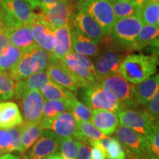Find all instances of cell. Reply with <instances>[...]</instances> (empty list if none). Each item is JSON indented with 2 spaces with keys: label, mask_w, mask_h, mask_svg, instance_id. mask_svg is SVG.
<instances>
[{
  "label": "cell",
  "mask_w": 159,
  "mask_h": 159,
  "mask_svg": "<svg viewBox=\"0 0 159 159\" xmlns=\"http://www.w3.org/2000/svg\"><path fill=\"white\" fill-rule=\"evenodd\" d=\"M158 64V58L156 55L130 54L123 59L118 74L129 83L137 85L156 74Z\"/></svg>",
  "instance_id": "1"
},
{
  "label": "cell",
  "mask_w": 159,
  "mask_h": 159,
  "mask_svg": "<svg viewBox=\"0 0 159 159\" xmlns=\"http://www.w3.org/2000/svg\"><path fill=\"white\" fill-rule=\"evenodd\" d=\"M116 115L120 125L132 129L147 139L159 130L158 120L152 118L142 106L122 109Z\"/></svg>",
  "instance_id": "2"
},
{
  "label": "cell",
  "mask_w": 159,
  "mask_h": 159,
  "mask_svg": "<svg viewBox=\"0 0 159 159\" xmlns=\"http://www.w3.org/2000/svg\"><path fill=\"white\" fill-rule=\"evenodd\" d=\"M114 138L122 144L128 159H149L154 156L148 140L128 127L119 125Z\"/></svg>",
  "instance_id": "3"
},
{
  "label": "cell",
  "mask_w": 159,
  "mask_h": 159,
  "mask_svg": "<svg viewBox=\"0 0 159 159\" xmlns=\"http://www.w3.org/2000/svg\"><path fill=\"white\" fill-rule=\"evenodd\" d=\"M75 7L91 16L104 32L110 35L116 19L111 0H78Z\"/></svg>",
  "instance_id": "4"
},
{
  "label": "cell",
  "mask_w": 159,
  "mask_h": 159,
  "mask_svg": "<svg viewBox=\"0 0 159 159\" xmlns=\"http://www.w3.org/2000/svg\"><path fill=\"white\" fill-rule=\"evenodd\" d=\"M103 89L116 99L122 108H139L135 99V85L119 74L105 77L99 81Z\"/></svg>",
  "instance_id": "5"
},
{
  "label": "cell",
  "mask_w": 159,
  "mask_h": 159,
  "mask_svg": "<svg viewBox=\"0 0 159 159\" xmlns=\"http://www.w3.org/2000/svg\"><path fill=\"white\" fill-rule=\"evenodd\" d=\"M0 7L2 11L3 29L29 25L35 16L25 0H0Z\"/></svg>",
  "instance_id": "6"
},
{
  "label": "cell",
  "mask_w": 159,
  "mask_h": 159,
  "mask_svg": "<svg viewBox=\"0 0 159 159\" xmlns=\"http://www.w3.org/2000/svg\"><path fill=\"white\" fill-rule=\"evenodd\" d=\"M105 43V49L96 57L94 63L96 69L95 79L98 83L100 80L111 75L118 74L119 66L125 58V55L118 47L111 46L112 41L109 40V35H106L101 43Z\"/></svg>",
  "instance_id": "7"
},
{
  "label": "cell",
  "mask_w": 159,
  "mask_h": 159,
  "mask_svg": "<svg viewBox=\"0 0 159 159\" xmlns=\"http://www.w3.org/2000/svg\"><path fill=\"white\" fill-rule=\"evenodd\" d=\"M143 23L138 15L116 19L111 32V39L121 49H130L140 32Z\"/></svg>",
  "instance_id": "8"
},
{
  "label": "cell",
  "mask_w": 159,
  "mask_h": 159,
  "mask_svg": "<svg viewBox=\"0 0 159 159\" xmlns=\"http://www.w3.org/2000/svg\"><path fill=\"white\" fill-rule=\"evenodd\" d=\"M82 98L91 110L102 109L117 114L123 109L120 103L105 91L98 83L83 88Z\"/></svg>",
  "instance_id": "9"
},
{
  "label": "cell",
  "mask_w": 159,
  "mask_h": 159,
  "mask_svg": "<svg viewBox=\"0 0 159 159\" xmlns=\"http://www.w3.org/2000/svg\"><path fill=\"white\" fill-rule=\"evenodd\" d=\"M41 9L43 19L55 30L71 22L75 5L73 0H61Z\"/></svg>",
  "instance_id": "10"
},
{
  "label": "cell",
  "mask_w": 159,
  "mask_h": 159,
  "mask_svg": "<svg viewBox=\"0 0 159 159\" xmlns=\"http://www.w3.org/2000/svg\"><path fill=\"white\" fill-rule=\"evenodd\" d=\"M19 101L22 110L23 124L41 122L45 102L41 91H28Z\"/></svg>",
  "instance_id": "11"
},
{
  "label": "cell",
  "mask_w": 159,
  "mask_h": 159,
  "mask_svg": "<svg viewBox=\"0 0 159 159\" xmlns=\"http://www.w3.org/2000/svg\"><path fill=\"white\" fill-rule=\"evenodd\" d=\"M62 139L52 131L45 130L33 148L24 155L22 159H43L58 152Z\"/></svg>",
  "instance_id": "12"
},
{
  "label": "cell",
  "mask_w": 159,
  "mask_h": 159,
  "mask_svg": "<svg viewBox=\"0 0 159 159\" xmlns=\"http://www.w3.org/2000/svg\"><path fill=\"white\" fill-rule=\"evenodd\" d=\"M71 24L77 30L96 43H100L106 36L97 21L80 10H75Z\"/></svg>",
  "instance_id": "13"
},
{
  "label": "cell",
  "mask_w": 159,
  "mask_h": 159,
  "mask_svg": "<svg viewBox=\"0 0 159 159\" xmlns=\"http://www.w3.org/2000/svg\"><path fill=\"white\" fill-rule=\"evenodd\" d=\"M30 25L36 45L52 53L55 45V30L43 19L41 13H35Z\"/></svg>",
  "instance_id": "14"
},
{
  "label": "cell",
  "mask_w": 159,
  "mask_h": 159,
  "mask_svg": "<svg viewBox=\"0 0 159 159\" xmlns=\"http://www.w3.org/2000/svg\"><path fill=\"white\" fill-rule=\"evenodd\" d=\"M46 71L51 80L71 92H77L78 89L81 88L79 81L61 61H55L53 59L52 62L49 64Z\"/></svg>",
  "instance_id": "15"
},
{
  "label": "cell",
  "mask_w": 159,
  "mask_h": 159,
  "mask_svg": "<svg viewBox=\"0 0 159 159\" xmlns=\"http://www.w3.org/2000/svg\"><path fill=\"white\" fill-rule=\"evenodd\" d=\"M43 128L44 130L52 131L61 138H68L74 136L77 129V122L70 111H65L43 125Z\"/></svg>",
  "instance_id": "16"
},
{
  "label": "cell",
  "mask_w": 159,
  "mask_h": 159,
  "mask_svg": "<svg viewBox=\"0 0 159 159\" xmlns=\"http://www.w3.org/2000/svg\"><path fill=\"white\" fill-rule=\"evenodd\" d=\"M3 30L8 35L11 44L21 49L23 53L29 52L37 46L32 35L30 24Z\"/></svg>",
  "instance_id": "17"
},
{
  "label": "cell",
  "mask_w": 159,
  "mask_h": 159,
  "mask_svg": "<svg viewBox=\"0 0 159 159\" xmlns=\"http://www.w3.org/2000/svg\"><path fill=\"white\" fill-rule=\"evenodd\" d=\"M91 122L97 130L106 136H110L114 134L119 122L117 115L110 111L92 110Z\"/></svg>",
  "instance_id": "18"
},
{
  "label": "cell",
  "mask_w": 159,
  "mask_h": 159,
  "mask_svg": "<svg viewBox=\"0 0 159 159\" xmlns=\"http://www.w3.org/2000/svg\"><path fill=\"white\" fill-rule=\"evenodd\" d=\"M71 52L87 57H96L100 52L98 43L85 36L71 25Z\"/></svg>",
  "instance_id": "19"
},
{
  "label": "cell",
  "mask_w": 159,
  "mask_h": 159,
  "mask_svg": "<svg viewBox=\"0 0 159 159\" xmlns=\"http://www.w3.org/2000/svg\"><path fill=\"white\" fill-rule=\"evenodd\" d=\"M55 45L51 55L55 61H61L71 52V22L55 30Z\"/></svg>",
  "instance_id": "20"
},
{
  "label": "cell",
  "mask_w": 159,
  "mask_h": 159,
  "mask_svg": "<svg viewBox=\"0 0 159 159\" xmlns=\"http://www.w3.org/2000/svg\"><path fill=\"white\" fill-rule=\"evenodd\" d=\"M61 62L76 77L80 83L81 88L89 87L97 83L94 75L77 59H75L71 52L69 53L63 60H61Z\"/></svg>",
  "instance_id": "21"
},
{
  "label": "cell",
  "mask_w": 159,
  "mask_h": 159,
  "mask_svg": "<svg viewBox=\"0 0 159 159\" xmlns=\"http://www.w3.org/2000/svg\"><path fill=\"white\" fill-rule=\"evenodd\" d=\"M47 71L35 73L22 80L16 82L13 97L18 101L27 92L30 91H41L42 87L49 80Z\"/></svg>",
  "instance_id": "22"
},
{
  "label": "cell",
  "mask_w": 159,
  "mask_h": 159,
  "mask_svg": "<svg viewBox=\"0 0 159 159\" xmlns=\"http://www.w3.org/2000/svg\"><path fill=\"white\" fill-rule=\"evenodd\" d=\"M23 124L19 106L13 102H0V128L9 129Z\"/></svg>",
  "instance_id": "23"
},
{
  "label": "cell",
  "mask_w": 159,
  "mask_h": 159,
  "mask_svg": "<svg viewBox=\"0 0 159 159\" xmlns=\"http://www.w3.org/2000/svg\"><path fill=\"white\" fill-rule=\"evenodd\" d=\"M159 28L158 26L142 25L140 32L135 39L134 42L130 46L129 50L137 51L150 46L154 48H158Z\"/></svg>",
  "instance_id": "24"
},
{
  "label": "cell",
  "mask_w": 159,
  "mask_h": 159,
  "mask_svg": "<svg viewBox=\"0 0 159 159\" xmlns=\"http://www.w3.org/2000/svg\"><path fill=\"white\" fill-rule=\"evenodd\" d=\"M158 89L159 76L158 74L135 85V99L137 105L144 106L146 105L158 92Z\"/></svg>",
  "instance_id": "25"
},
{
  "label": "cell",
  "mask_w": 159,
  "mask_h": 159,
  "mask_svg": "<svg viewBox=\"0 0 159 159\" xmlns=\"http://www.w3.org/2000/svg\"><path fill=\"white\" fill-rule=\"evenodd\" d=\"M21 128V152L24 153L39 140L43 134V129L41 122L33 124H22Z\"/></svg>",
  "instance_id": "26"
},
{
  "label": "cell",
  "mask_w": 159,
  "mask_h": 159,
  "mask_svg": "<svg viewBox=\"0 0 159 159\" xmlns=\"http://www.w3.org/2000/svg\"><path fill=\"white\" fill-rule=\"evenodd\" d=\"M70 99L45 100L41 120V125L43 126L61 113L70 111Z\"/></svg>",
  "instance_id": "27"
},
{
  "label": "cell",
  "mask_w": 159,
  "mask_h": 159,
  "mask_svg": "<svg viewBox=\"0 0 159 159\" xmlns=\"http://www.w3.org/2000/svg\"><path fill=\"white\" fill-rule=\"evenodd\" d=\"M73 137L83 144L90 145L95 140H100L106 138V136L94 126L91 122H77V129Z\"/></svg>",
  "instance_id": "28"
},
{
  "label": "cell",
  "mask_w": 159,
  "mask_h": 159,
  "mask_svg": "<svg viewBox=\"0 0 159 159\" xmlns=\"http://www.w3.org/2000/svg\"><path fill=\"white\" fill-rule=\"evenodd\" d=\"M29 53L30 56V66L33 74L46 71L53 61L51 53L40 48L38 46L30 51Z\"/></svg>",
  "instance_id": "29"
},
{
  "label": "cell",
  "mask_w": 159,
  "mask_h": 159,
  "mask_svg": "<svg viewBox=\"0 0 159 159\" xmlns=\"http://www.w3.org/2000/svg\"><path fill=\"white\" fill-rule=\"evenodd\" d=\"M41 93L46 100H61V99H70L75 97V94L68 89L49 80L41 89Z\"/></svg>",
  "instance_id": "30"
},
{
  "label": "cell",
  "mask_w": 159,
  "mask_h": 159,
  "mask_svg": "<svg viewBox=\"0 0 159 159\" xmlns=\"http://www.w3.org/2000/svg\"><path fill=\"white\" fill-rule=\"evenodd\" d=\"M139 16L143 24L148 25H159L158 2H147L139 7Z\"/></svg>",
  "instance_id": "31"
},
{
  "label": "cell",
  "mask_w": 159,
  "mask_h": 159,
  "mask_svg": "<svg viewBox=\"0 0 159 159\" xmlns=\"http://www.w3.org/2000/svg\"><path fill=\"white\" fill-rule=\"evenodd\" d=\"M23 55V52L11 44L4 49L0 55V71L8 72L18 63Z\"/></svg>",
  "instance_id": "32"
},
{
  "label": "cell",
  "mask_w": 159,
  "mask_h": 159,
  "mask_svg": "<svg viewBox=\"0 0 159 159\" xmlns=\"http://www.w3.org/2000/svg\"><path fill=\"white\" fill-rule=\"evenodd\" d=\"M9 76L16 82L22 80L33 75L30 66V56L29 52L23 53L22 56L15 66L7 72Z\"/></svg>",
  "instance_id": "33"
},
{
  "label": "cell",
  "mask_w": 159,
  "mask_h": 159,
  "mask_svg": "<svg viewBox=\"0 0 159 159\" xmlns=\"http://www.w3.org/2000/svg\"><path fill=\"white\" fill-rule=\"evenodd\" d=\"M112 7L114 16L116 19L131 16H139V6L134 1L120 2L112 0Z\"/></svg>",
  "instance_id": "34"
},
{
  "label": "cell",
  "mask_w": 159,
  "mask_h": 159,
  "mask_svg": "<svg viewBox=\"0 0 159 159\" xmlns=\"http://www.w3.org/2000/svg\"><path fill=\"white\" fill-rule=\"evenodd\" d=\"M70 112L76 122H91L92 110L88 105L77 100L76 97L70 99Z\"/></svg>",
  "instance_id": "35"
},
{
  "label": "cell",
  "mask_w": 159,
  "mask_h": 159,
  "mask_svg": "<svg viewBox=\"0 0 159 159\" xmlns=\"http://www.w3.org/2000/svg\"><path fill=\"white\" fill-rule=\"evenodd\" d=\"M16 81L5 71H0V100H7L14 96Z\"/></svg>",
  "instance_id": "36"
},
{
  "label": "cell",
  "mask_w": 159,
  "mask_h": 159,
  "mask_svg": "<svg viewBox=\"0 0 159 159\" xmlns=\"http://www.w3.org/2000/svg\"><path fill=\"white\" fill-rule=\"evenodd\" d=\"M82 144V142L71 137L63 139L60 146V154L63 159H75L78 149Z\"/></svg>",
  "instance_id": "37"
},
{
  "label": "cell",
  "mask_w": 159,
  "mask_h": 159,
  "mask_svg": "<svg viewBox=\"0 0 159 159\" xmlns=\"http://www.w3.org/2000/svg\"><path fill=\"white\" fill-rule=\"evenodd\" d=\"M106 158L108 159H126V153L122 144L115 138L109 139L108 144L105 149Z\"/></svg>",
  "instance_id": "38"
},
{
  "label": "cell",
  "mask_w": 159,
  "mask_h": 159,
  "mask_svg": "<svg viewBox=\"0 0 159 159\" xmlns=\"http://www.w3.org/2000/svg\"><path fill=\"white\" fill-rule=\"evenodd\" d=\"M152 118L158 120L159 117V92H157L154 97L144 106H142Z\"/></svg>",
  "instance_id": "39"
},
{
  "label": "cell",
  "mask_w": 159,
  "mask_h": 159,
  "mask_svg": "<svg viewBox=\"0 0 159 159\" xmlns=\"http://www.w3.org/2000/svg\"><path fill=\"white\" fill-rule=\"evenodd\" d=\"M0 150L3 154L8 153L13 151L11 136L7 130H4L2 128L0 129Z\"/></svg>",
  "instance_id": "40"
},
{
  "label": "cell",
  "mask_w": 159,
  "mask_h": 159,
  "mask_svg": "<svg viewBox=\"0 0 159 159\" xmlns=\"http://www.w3.org/2000/svg\"><path fill=\"white\" fill-rule=\"evenodd\" d=\"M7 131L11 136V144L13 151L16 150L21 152V128L20 126L7 129Z\"/></svg>",
  "instance_id": "41"
},
{
  "label": "cell",
  "mask_w": 159,
  "mask_h": 159,
  "mask_svg": "<svg viewBox=\"0 0 159 159\" xmlns=\"http://www.w3.org/2000/svg\"><path fill=\"white\" fill-rule=\"evenodd\" d=\"M91 148V159H106L105 150L99 140L93 141L90 143Z\"/></svg>",
  "instance_id": "42"
},
{
  "label": "cell",
  "mask_w": 159,
  "mask_h": 159,
  "mask_svg": "<svg viewBox=\"0 0 159 159\" xmlns=\"http://www.w3.org/2000/svg\"><path fill=\"white\" fill-rule=\"evenodd\" d=\"M71 53L75 57V59H77L81 64L84 66L85 68L88 69L95 77V75H96V69H95L94 63L91 61L90 58L89 57L85 56V55L77 54V53H75L74 52H71Z\"/></svg>",
  "instance_id": "43"
},
{
  "label": "cell",
  "mask_w": 159,
  "mask_h": 159,
  "mask_svg": "<svg viewBox=\"0 0 159 159\" xmlns=\"http://www.w3.org/2000/svg\"><path fill=\"white\" fill-rule=\"evenodd\" d=\"M148 140L152 154L159 156V130L156 131Z\"/></svg>",
  "instance_id": "44"
},
{
  "label": "cell",
  "mask_w": 159,
  "mask_h": 159,
  "mask_svg": "<svg viewBox=\"0 0 159 159\" xmlns=\"http://www.w3.org/2000/svg\"><path fill=\"white\" fill-rule=\"evenodd\" d=\"M91 148L90 145L82 144L77 151L75 159H91Z\"/></svg>",
  "instance_id": "45"
},
{
  "label": "cell",
  "mask_w": 159,
  "mask_h": 159,
  "mask_svg": "<svg viewBox=\"0 0 159 159\" xmlns=\"http://www.w3.org/2000/svg\"><path fill=\"white\" fill-rule=\"evenodd\" d=\"M11 44L7 33L4 30H0V55L6 47Z\"/></svg>",
  "instance_id": "46"
},
{
  "label": "cell",
  "mask_w": 159,
  "mask_h": 159,
  "mask_svg": "<svg viewBox=\"0 0 159 159\" xmlns=\"http://www.w3.org/2000/svg\"><path fill=\"white\" fill-rule=\"evenodd\" d=\"M27 2L32 9H36L41 5V0H25Z\"/></svg>",
  "instance_id": "47"
},
{
  "label": "cell",
  "mask_w": 159,
  "mask_h": 159,
  "mask_svg": "<svg viewBox=\"0 0 159 159\" xmlns=\"http://www.w3.org/2000/svg\"><path fill=\"white\" fill-rule=\"evenodd\" d=\"M58 1H61V0H41L40 7H46V6L50 5H52V4H54Z\"/></svg>",
  "instance_id": "48"
},
{
  "label": "cell",
  "mask_w": 159,
  "mask_h": 159,
  "mask_svg": "<svg viewBox=\"0 0 159 159\" xmlns=\"http://www.w3.org/2000/svg\"><path fill=\"white\" fill-rule=\"evenodd\" d=\"M43 159H63V158L62 156H61V154L57 152H55V153L49 155V156H47Z\"/></svg>",
  "instance_id": "49"
},
{
  "label": "cell",
  "mask_w": 159,
  "mask_h": 159,
  "mask_svg": "<svg viewBox=\"0 0 159 159\" xmlns=\"http://www.w3.org/2000/svg\"><path fill=\"white\" fill-rule=\"evenodd\" d=\"M0 159H20V158L19 157L14 156V155H12L11 153H7L0 157Z\"/></svg>",
  "instance_id": "50"
},
{
  "label": "cell",
  "mask_w": 159,
  "mask_h": 159,
  "mask_svg": "<svg viewBox=\"0 0 159 159\" xmlns=\"http://www.w3.org/2000/svg\"><path fill=\"white\" fill-rule=\"evenodd\" d=\"M134 1L136 2L137 5L139 6V7H140L142 4L144 2H158L159 0H134Z\"/></svg>",
  "instance_id": "51"
},
{
  "label": "cell",
  "mask_w": 159,
  "mask_h": 159,
  "mask_svg": "<svg viewBox=\"0 0 159 159\" xmlns=\"http://www.w3.org/2000/svg\"><path fill=\"white\" fill-rule=\"evenodd\" d=\"M3 29V19H2V11L0 7V30Z\"/></svg>",
  "instance_id": "52"
},
{
  "label": "cell",
  "mask_w": 159,
  "mask_h": 159,
  "mask_svg": "<svg viewBox=\"0 0 159 159\" xmlns=\"http://www.w3.org/2000/svg\"><path fill=\"white\" fill-rule=\"evenodd\" d=\"M149 159H159L158 156H150V158Z\"/></svg>",
  "instance_id": "53"
},
{
  "label": "cell",
  "mask_w": 159,
  "mask_h": 159,
  "mask_svg": "<svg viewBox=\"0 0 159 159\" xmlns=\"http://www.w3.org/2000/svg\"><path fill=\"white\" fill-rule=\"evenodd\" d=\"M116 1H120V2H131V1H134V0H116Z\"/></svg>",
  "instance_id": "54"
},
{
  "label": "cell",
  "mask_w": 159,
  "mask_h": 159,
  "mask_svg": "<svg viewBox=\"0 0 159 159\" xmlns=\"http://www.w3.org/2000/svg\"><path fill=\"white\" fill-rule=\"evenodd\" d=\"M2 155H3V152H2V150H0V157H1L2 156Z\"/></svg>",
  "instance_id": "55"
},
{
  "label": "cell",
  "mask_w": 159,
  "mask_h": 159,
  "mask_svg": "<svg viewBox=\"0 0 159 159\" xmlns=\"http://www.w3.org/2000/svg\"><path fill=\"white\" fill-rule=\"evenodd\" d=\"M111 1H112V0H111Z\"/></svg>",
  "instance_id": "56"
}]
</instances>
